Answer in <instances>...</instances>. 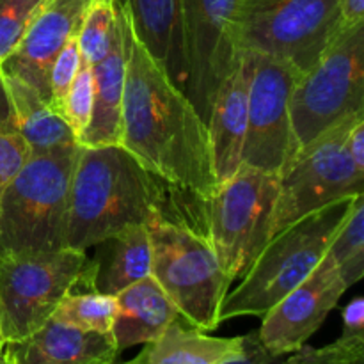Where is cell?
<instances>
[{"label":"cell","mask_w":364,"mask_h":364,"mask_svg":"<svg viewBox=\"0 0 364 364\" xmlns=\"http://www.w3.org/2000/svg\"><path fill=\"white\" fill-rule=\"evenodd\" d=\"M119 11L127 50L119 146L167 185L206 201L219 187L206 123L142 46L121 4Z\"/></svg>","instance_id":"obj_1"},{"label":"cell","mask_w":364,"mask_h":364,"mask_svg":"<svg viewBox=\"0 0 364 364\" xmlns=\"http://www.w3.org/2000/svg\"><path fill=\"white\" fill-rule=\"evenodd\" d=\"M166 185L121 146H78L66 247L87 251L123 228L167 215Z\"/></svg>","instance_id":"obj_2"},{"label":"cell","mask_w":364,"mask_h":364,"mask_svg":"<svg viewBox=\"0 0 364 364\" xmlns=\"http://www.w3.org/2000/svg\"><path fill=\"white\" fill-rule=\"evenodd\" d=\"M350 199L323 206L274 235L242 283L224 297L220 323L237 316H259L297 288L326 255Z\"/></svg>","instance_id":"obj_3"},{"label":"cell","mask_w":364,"mask_h":364,"mask_svg":"<svg viewBox=\"0 0 364 364\" xmlns=\"http://www.w3.org/2000/svg\"><path fill=\"white\" fill-rule=\"evenodd\" d=\"M78 146L28 159L0 198V255L66 247Z\"/></svg>","instance_id":"obj_4"},{"label":"cell","mask_w":364,"mask_h":364,"mask_svg":"<svg viewBox=\"0 0 364 364\" xmlns=\"http://www.w3.org/2000/svg\"><path fill=\"white\" fill-rule=\"evenodd\" d=\"M151 277L176 306L181 318L210 333L220 326V306L231 281L206 238L185 223L156 215L148 223Z\"/></svg>","instance_id":"obj_5"},{"label":"cell","mask_w":364,"mask_h":364,"mask_svg":"<svg viewBox=\"0 0 364 364\" xmlns=\"http://www.w3.org/2000/svg\"><path fill=\"white\" fill-rule=\"evenodd\" d=\"M92 259L77 249L0 255V333L6 343L48 322L68 294L92 290Z\"/></svg>","instance_id":"obj_6"},{"label":"cell","mask_w":364,"mask_h":364,"mask_svg":"<svg viewBox=\"0 0 364 364\" xmlns=\"http://www.w3.org/2000/svg\"><path fill=\"white\" fill-rule=\"evenodd\" d=\"M340 27L338 0H244L233 31L235 52H251L311 70Z\"/></svg>","instance_id":"obj_7"},{"label":"cell","mask_w":364,"mask_h":364,"mask_svg":"<svg viewBox=\"0 0 364 364\" xmlns=\"http://www.w3.org/2000/svg\"><path fill=\"white\" fill-rule=\"evenodd\" d=\"M359 112H364V23L341 28L318 63L295 82L290 121L297 153Z\"/></svg>","instance_id":"obj_8"},{"label":"cell","mask_w":364,"mask_h":364,"mask_svg":"<svg viewBox=\"0 0 364 364\" xmlns=\"http://www.w3.org/2000/svg\"><path fill=\"white\" fill-rule=\"evenodd\" d=\"M281 178L242 166L220 183L206 206V238L228 279L244 276L270 240Z\"/></svg>","instance_id":"obj_9"},{"label":"cell","mask_w":364,"mask_h":364,"mask_svg":"<svg viewBox=\"0 0 364 364\" xmlns=\"http://www.w3.org/2000/svg\"><path fill=\"white\" fill-rule=\"evenodd\" d=\"M364 112L347 117L295 155L281 178L270 238L323 206L364 194V171L352 162L347 135Z\"/></svg>","instance_id":"obj_10"},{"label":"cell","mask_w":364,"mask_h":364,"mask_svg":"<svg viewBox=\"0 0 364 364\" xmlns=\"http://www.w3.org/2000/svg\"><path fill=\"white\" fill-rule=\"evenodd\" d=\"M251 57L252 77L242 166L283 178L297 155L290 121V95L301 75L272 57L259 53H251Z\"/></svg>","instance_id":"obj_11"},{"label":"cell","mask_w":364,"mask_h":364,"mask_svg":"<svg viewBox=\"0 0 364 364\" xmlns=\"http://www.w3.org/2000/svg\"><path fill=\"white\" fill-rule=\"evenodd\" d=\"M242 2L244 0H180L185 95L205 123L220 84L237 63L233 31Z\"/></svg>","instance_id":"obj_12"},{"label":"cell","mask_w":364,"mask_h":364,"mask_svg":"<svg viewBox=\"0 0 364 364\" xmlns=\"http://www.w3.org/2000/svg\"><path fill=\"white\" fill-rule=\"evenodd\" d=\"M348 288L338 270L320 259L297 288L284 295L256 331L258 340L276 358L295 354L322 327Z\"/></svg>","instance_id":"obj_13"},{"label":"cell","mask_w":364,"mask_h":364,"mask_svg":"<svg viewBox=\"0 0 364 364\" xmlns=\"http://www.w3.org/2000/svg\"><path fill=\"white\" fill-rule=\"evenodd\" d=\"M95 0H41L23 38L0 64V73L31 85L50 105L48 75L57 53L78 34Z\"/></svg>","instance_id":"obj_14"},{"label":"cell","mask_w":364,"mask_h":364,"mask_svg":"<svg viewBox=\"0 0 364 364\" xmlns=\"http://www.w3.org/2000/svg\"><path fill=\"white\" fill-rule=\"evenodd\" d=\"M252 77V57L240 52L231 73L224 78L213 100L206 128L212 146L213 171L224 183L242 167L245 132H247L249 85Z\"/></svg>","instance_id":"obj_15"},{"label":"cell","mask_w":364,"mask_h":364,"mask_svg":"<svg viewBox=\"0 0 364 364\" xmlns=\"http://www.w3.org/2000/svg\"><path fill=\"white\" fill-rule=\"evenodd\" d=\"M9 364H116L112 334L80 331L50 318L23 340L6 343Z\"/></svg>","instance_id":"obj_16"},{"label":"cell","mask_w":364,"mask_h":364,"mask_svg":"<svg viewBox=\"0 0 364 364\" xmlns=\"http://www.w3.org/2000/svg\"><path fill=\"white\" fill-rule=\"evenodd\" d=\"M149 55L185 92L183 25L180 0H117Z\"/></svg>","instance_id":"obj_17"},{"label":"cell","mask_w":364,"mask_h":364,"mask_svg":"<svg viewBox=\"0 0 364 364\" xmlns=\"http://www.w3.org/2000/svg\"><path fill=\"white\" fill-rule=\"evenodd\" d=\"M91 70L92 84H95L91 121L78 139V146H84V148L119 146L124 78H127V50H124L121 11L119 31L114 38L109 53L102 60L92 64Z\"/></svg>","instance_id":"obj_18"},{"label":"cell","mask_w":364,"mask_h":364,"mask_svg":"<svg viewBox=\"0 0 364 364\" xmlns=\"http://www.w3.org/2000/svg\"><path fill=\"white\" fill-rule=\"evenodd\" d=\"M116 306L110 334L119 354L155 340L169 323L180 318L176 306L151 276L121 290L116 295Z\"/></svg>","instance_id":"obj_19"},{"label":"cell","mask_w":364,"mask_h":364,"mask_svg":"<svg viewBox=\"0 0 364 364\" xmlns=\"http://www.w3.org/2000/svg\"><path fill=\"white\" fill-rule=\"evenodd\" d=\"M245 352V336L215 338L176 318L134 359L121 364H224Z\"/></svg>","instance_id":"obj_20"},{"label":"cell","mask_w":364,"mask_h":364,"mask_svg":"<svg viewBox=\"0 0 364 364\" xmlns=\"http://www.w3.org/2000/svg\"><path fill=\"white\" fill-rule=\"evenodd\" d=\"M92 259V290L116 297L121 290L151 276V238L148 224H132L100 242Z\"/></svg>","instance_id":"obj_21"},{"label":"cell","mask_w":364,"mask_h":364,"mask_svg":"<svg viewBox=\"0 0 364 364\" xmlns=\"http://www.w3.org/2000/svg\"><path fill=\"white\" fill-rule=\"evenodd\" d=\"M14 124L27 141L32 156L78 146L77 137L36 89L18 78L0 73Z\"/></svg>","instance_id":"obj_22"},{"label":"cell","mask_w":364,"mask_h":364,"mask_svg":"<svg viewBox=\"0 0 364 364\" xmlns=\"http://www.w3.org/2000/svg\"><path fill=\"white\" fill-rule=\"evenodd\" d=\"M322 262L338 270L345 287L350 288L364 276V194L355 196L334 231Z\"/></svg>","instance_id":"obj_23"},{"label":"cell","mask_w":364,"mask_h":364,"mask_svg":"<svg viewBox=\"0 0 364 364\" xmlns=\"http://www.w3.org/2000/svg\"><path fill=\"white\" fill-rule=\"evenodd\" d=\"M116 297L100 291L75 290L60 301L52 318L80 331L109 334L116 318Z\"/></svg>","instance_id":"obj_24"},{"label":"cell","mask_w":364,"mask_h":364,"mask_svg":"<svg viewBox=\"0 0 364 364\" xmlns=\"http://www.w3.org/2000/svg\"><path fill=\"white\" fill-rule=\"evenodd\" d=\"M119 31V6L117 0H95L85 13L78 31V46L82 59L96 64L109 53L114 38Z\"/></svg>","instance_id":"obj_25"},{"label":"cell","mask_w":364,"mask_h":364,"mask_svg":"<svg viewBox=\"0 0 364 364\" xmlns=\"http://www.w3.org/2000/svg\"><path fill=\"white\" fill-rule=\"evenodd\" d=\"M31 156V148L14 124L7 103L6 109L0 110V198Z\"/></svg>","instance_id":"obj_26"},{"label":"cell","mask_w":364,"mask_h":364,"mask_svg":"<svg viewBox=\"0 0 364 364\" xmlns=\"http://www.w3.org/2000/svg\"><path fill=\"white\" fill-rule=\"evenodd\" d=\"M92 100H95V84H92L91 64L82 59L63 109V119L71 128L77 141L91 121Z\"/></svg>","instance_id":"obj_27"},{"label":"cell","mask_w":364,"mask_h":364,"mask_svg":"<svg viewBox=\"0 0 364 364\" xmlns=\"http://www.w3.org/2000/svg\"><path fill=\"white\" fill-rule=\"evenodd\" d=\"M41 0H0V64L23 38Z\"/></svg>","instance_id":"obj_28"},{"label":"cell","mask_w":364,"mask_h":364,"mask_svg":"<svg viewBox=\"0 0 364 364\" xmlns=\"http://www.w3.org/2000/svg\"><path fill=\"white\" fill-rule=\"evenodd\" d=\"M82 63L80 46H78V34L66 43L63 50L57 53L48 75L50 87V107L57 114L63 116L64 102H66L68 91H70L73 78L77 75L78 66Z\"/></svg>","instance_id":"obj_29"},{"label":"cell","mask_w":364,"mask_h":364,"mask_svg":"<svg viewBox=\"0 0 364 364\" xmlns=\"http://www.w3.org/2000/svg\"><path fill=\"white\" fill-rule=\"evenodd\" d=\"M279 364H364V340L338 338L322 348L302 347L288 359H281Z\"/></svg>","instance_id":"obj_30"},{"label":"cell","mask_w":364,"mask_h":364,"mask_svg":"<svg viewBox=\"0 0 364 364\" xmlns=\"http://www.w3.org/2000/svg\"><path fill=\"white\" fill-rule=\"evenodd\" d=\"M343 340H364V301L355 297L343 309Z\"/></svg>","instance_id":"obj_31"},{"label":"cell","mask_w":364,"mask_h":364,"mask_svg":"<svg viewBox=\"0 0 364 364\" xmlns=\"http://www.w3.org/2000/svg\"><path fill=\"white\" fill-rule=\"evenodd\" d=\"M283 358H276L270 354L258 340V334L251 333L245 334V352L238 359H233L224 364H279Z\"/></svg>","instance_id":"obj_32"},{"label":"cell","mask_w":364,"mask_h":364,"mask_svg":"<svg viewBox=\"0 0 364 364\" xmlns=\"http://www.w3.org/2000/svg\"><path fill=\"white\" fill-rule=\"evenodd\" d=\"M338 11L341 28L364 23V0H338Z\"/></svg>","instance_id":"obj_33"},{"label":"cell","mask_w":364,"mask_h":364,"mask_svg":"<svg viewBox=\"0 0 364 364\" xmlns=\"http://www.w3.org/2000/svg\"><path fill=\"white\" fill-rule=\"evenodd\" d=\"M347 151L352 162L364 171V119H359L347 135Z\"/></svg>","instance_id":"obj_34"},{"label":"cell","mask_w":364,"mask_h":364,"mask_svg":"<svg viewBox=\"0 0 364 364\" xmlns=\"http://www.w3.org/2000/svg\"><path fill=\"white\" fill-rule=\"evenodd\" d=\"M7 107V98H6V92H4L2 87V80H0V110L6 109Z\"/></svg>","instance_id":"obj_35"},{"label":"cell","mask_w":364,"mask_h":364,"mask_svg":"<svg viewBox=\"0 0 364 364\" xmlns=\"http://www.w3.org/2000/svg\"><path fill=\"white\" fill-rule=\"evenodd\" d=\"M4 347H6V340H4L2 333H0V355H2V352H4Z\"/></svg>","instance_id":"obj_36"}]
</instances>
